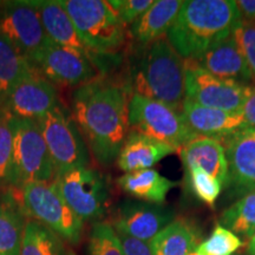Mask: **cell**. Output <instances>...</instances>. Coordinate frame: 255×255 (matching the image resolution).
<instances>
[{
	"label": "cell",
	"mask_w": 255,
	"mask_h": 255,
	"mask_svg": "<svg viewBox=\"0 0 255 255\" xmlns=\"http://www.w3.org/2000/svg\"><path fill=\"white\" fill-rule=\"evenodd\" d=\"M129 101L123 85L103 79H95L73 92V120L101 164L116 161L126 142L130 131Z\"/></svg>",
	"instance_id": "cell-1"
},
{
	"label": "cell",
	"mask_w": 255,
	"mask_h": 255,
	"mask_svg": "<svg viewBox=\"0 0 255 255\" xmlns=\"http://www.w3.org/2000/svg\"><path fill=\"white\" fill-rule=\"evenodd\" d=\"M240 23L235 0H186L167 38L183 59H196Z\"/></svg>",
	"instance_id": "cell-2"
},
{
	"label": "cell",
	"mask_w": 255,
	"mask_h": 255,
	"mask_svg": "<svg viewBox=\"0 0 255 255\" xmlns=\"http://www.w3.org/2000/svg\"><path fill=\"white\" fill-rule=\"evenodd\" d=\"M133 94L182 109L184 59L165 37L149 44L133 79Z\"/></svg>",
	"instance_id": "cell-3"
},
{
	"label": "cell",
	"mask_w": 255,
	"mask_h": 255,
	"mask_svg": "<svg viewBox=\"0 0 255 255\" xmlns=\"http://www.w3.org/2000/svg\"><path fill=\"white\" fill-rule=\"evenodd\" d=\"M69 14L83 43L97 56H113L127 41L124 25L104 0H58Z\"/></svg>",
	"instance_id": "cell-4"
},
{
	"label": "cell",
	"mask_w": 255,
	"mask_h": 255,
	"mask_svg": "<svg viewBox=\"0 0 255 255\" xmlns=\"http://www.w3.org/2000/svg\"><path fill=\"white\" fill-rule=\"evenodd\" d=\"M55 168L37 121L13 119V154L9 186L52 182Z\"/></svg>",
	"instance_id": "cell-5"
},
{
	"label": "cell",
	"mask_w": 255,
	"mask_h": 255,
	"mask_svg": "<svg viewBox=\"0 0 255 255\" xmlns=\"http://www.w3.org/2000/svg\"><path fill=\"white\" fill-rule=\"evenodd\" d=\"M55 168V176L75 168L88 167L89 149L72 114L57 105L37 120Z\"/></svg>",
	"instance_id": "cell-6"
},
{
	"label": "cell",
	"mask_w": 255,
	"mask_h": 255,
	"mask_svg": "<svg viewBox=\"0 0 255 255\" xmlns=\"http://www.w3.org/2000/svg\"><path fill=\"white\" fill-rule=\"evenodd\" d=\"M129 127L130 131L151 137L177 150L197 137L184 123L180 111L137 94H132L129 101Z\"/></svg>",
	"instance_id": "cell-7"
},
{
	"label": "cell",
	"mask_w": 255,
	"mask_h": 255,
	"mask_svg": "<svg viewBox=\"0 0 255 255\" xmlns=\"http://www.w3.org/2000/svg\"><path fill=\"white\" fill-rule=\"evenodd\" d=\"M21 201L28 219L37 220L71 245L79 244L83 221L60 196L52 182L21 188Z\"/></svg>",
	"instance_id": "cell-8"
},
{
	"label": "cell",
	"mask_w": 255,
	"mask_h": 255,
	"mask_svg": "<svg viewBox=\"0 0 255 255\" xmlns=\"http://www.w3.org/2000/svg\"><path fill=\"white\" fill-rule=\"evenodd\" d=\"M52 183L83 222L104 216L109 202V187L100 171L88 167L75 168L56 175Z\"/></svg>",
	"instance_id": "cell-9"
},
{
	"label": "cell",
	"mask_w": 255,
	"mask_h": 255,
	"mask_svg": "<svg viewBox=\"0 0 255 255\" xmlns=\"http://www.w3.org/2000/svg\"><path fill=\"white\" fill-rule=\"evenodd\" d=\"M254 85L210 75L193 59H184V100L227 113H240Z\"/></svg>",
	"instance_id": "cell-10"
},
{
	"label": "cell",
	"mask_w": 255,
	"mask_h": 255,
	"mask_svg": "<svg viewBox=\"0 0 255 255\" xmlns=\"http://www.w3.org/2000/svg\"><path fill=\"white\" fill-rule=\"evenodd\" d=\"M0 37L28 60L50 45L33 1L0 2Z\"/></svg>",
	"instance_id": "cell-11"
},
{
	"label": "cell",
	"mask_w": 255,
	"mask_h": 255,
	"mask_svg": "<svg viewBox=\"0 0 255 255\" xmlns=\"http://www.w3.org/2000/svg\"><path fill=\"white\" fill-rule=\"evenodd\" d=\"M47 81L64 87H82L98 77V66L90 58L51 43L27 60Z\"/></svg>",
	"instance_id": "cell-12"
},
{
	"label": "cell",
	"mask_w": 255,
	"mask_h": 255,
	"mask_svg": "<svg viewBox=\"0 0 255 255\" xmlns=\"http://www.w3.org/2000/svg\"><path fill=\"white\" fill-rule=\"evenodd\" d=\"M55 85L31 70L0 102V110L15 120H39L59 105Z\"/></svg>",
	"instance_id": "cell-13"
},
{
	"label": "cell",
	"mask_w": 255,
	"mask_h": 255,
	"mask_svg": "<svg viewBox=\"0 0 255 255\" xmlns=\"http://www.w3.org/2000/svg\"><path fill=\"white\" fill-rule=\"evenodd\" d=\"M173 220V210L162 205L126 200L117 208L113 226L129 237L150 242Z\"/></svg>",
	"instance_id": "cell-14"
},
{
	"label": "cell",
	"mask_w": 255,
	"mask_h": 255,
	"mask_svg": "<svg viewBox=\"0 0 255 255\" xmlns=\"http://www.w3.org/2000/svg\"><path fill=\"white\" fill-rule=\"evenodd\" d=\"M228 164L226 188L237 195L255 190V129L245 128L222 139Z\"/></svg>",
	"instance_id": "cell-15"
},
{
	"label": "cell",
	"mask_w": 255,
	"mask_h": 255,
	"mask_svg": "<svg viewBox=\"0 0 255 255\" xmlns=\"http://www.w3.org/2000/svg\"><path fill=\"white\" fill-rule=\"evenodd\" d=\"M181 115L190 131L197 137H210L222 141L226 137L246 128L241 113L212 109L189 100H184Z\"/></svg>",
	"instance_id": "cell-16"
},
{
	"label": "cell",
	"mask_w": 255,
	"mask_h": 255,
	"mask_svg": "<svg viewBox=\"0 0 255 255\" xmlns=\"http://www.w3.org/2000/svg\"><path fill=\"white\" fill-rule=\"evenodd\" d=\"M41 25L51 43L88 57L100 66V59L95 52L83 43L69 14L62 7L58 0H33Z\"/></svg>",
	"instance_id": "cell-17"
},
{
	"label": "cell",
	"mask_w": 255,
	"mask_h": 255,
	"mask_svg": "<svg viewBox=\"0 0 255 255\" xmlns=\"http://www.w3.org/2000/svg\"><path fill=\"white\" fill-rule=\"evenodd\" d=\"M215 77L251 85L254 82L246 60L233 34L207 50L199 58L193 59Z\"/></svg>",
	"instance_id": "cell-18"
},
{
	"label": "cell",
	"mask_w": 255,
	"mask_h": 255,
	"mask_svg": "<svg viewBox=\"0 0 255 255\" xmlns=\"http://www.w3.org/2000/svg\"><path fill=\"white\" fill-rule=\"evenodd\" d=\"M27 216L21 201V189L5 188L0 199V255H20Z\"/></svg>",
	"instance_id": "cell-19"
},
{
	"label": "cell",
	"mask_w": 255,
	"mask_h": 255,
	"mask_svg": "<svg viewBox=\"0 0 255 255\" xmlns=\"http://www.w3.org/2000/svg\"><path fill=\"white\" fill-rule=\"evenodd\" d=\"M174 146L136 131H129L121 149L117 165L127 173L151 169L167 156L176 152Z\"/></svg>",
	"instance_id": "cell-20"
},
{
	"label": "cell",
	"mask_w": 255,
	"mask_h": 255,
	"mask_svg": "<svg viewBox=\"0 0 255 255\" xmlns=\"http://www.w3.org/2000/svg\"><path fill=\"white\" fill-rule=\"evenodd\" d=\"M184 170L201 168L218 178L225 187L228 180V164L225 146L220 139L196 137L180 149Z\"/></svg>",
	"instance_id": "cell-21"
},
{
	"label": "cell",
	"mask_w": 255,
	"mask_h": 255,
	"mask_svg": "<svg viewBox=\"0 0 255 255\" xmlns=\"http://www.w3.org/2000/svg\"><path fill=\"white\" fill-rule=\"evenodd\" d=\"M182 4L181 0H154L150 7L131 24L130 33L144 45L165 37Z\"/></svg>",
	"instance_id": "cell-22"
},
{
	"label": "cell",
	"mask_w": 255,
	"mask_h": 255,
	"mask_svg": "<svg viewBox=\"0 0 255 255\" xmlns=\"http://www.w3.org/2000/svg\"><path fill=\"white\" fill-rule=\"evenodd\" d=\"M116 182L128 195L154 205H163L169 191L177 186V182L162 176L154 169L127 173Z\"/></svg>",
	"instance_id": "cell-23"
},
{
	"label": "cell",
	"mask_w": 255,
	"mask_h": 255,
	"mask_svg": "<svg viewBox=\"0 0 255 255\" xmlns=\"http://www.w3.org/2000/svg\"><path fill=\"white\" fill-rule=\"evenodd\" d=\"M152 255H188L200 245V235L186 219H175L149 242Z\"/></svg>",
	"instance_id": "cell-24"
},
{
	"label": "cell",
	"mask_w": 255,
	"mask_h": 255,
	"mask_svg": "<svg viewBox=\"0 0 255 255\" xmlns=\"http://www.w3.org/2000/svg\"><path fill=\"white\" fill-rule=\"evenodd\" d=\"M69 248L52 229L33 219L25 223L20 255H68Z\"/></svg>",
	"instance_id": "cell-25"
},
{
	"label": "cell",
	"mask_w": 255,
	"mask_h": 255,
	"mask_svg": "<svg viewBox=\"0 0 255 255\" xmlns=\"http://www.w3.org/2000/svg\"><path fill=\"white\" fill-rule=\"evenodd\" d=\"M223 227L245 239L255 233V190L241 196L234 205L228 207L220 218Z\"/></svg>",
	"instance_id": "cell-26"
},
{
	"label": "cell",
	"mask_w": 255,
	"mask_h": 255,
	"mask_svg": "<svg viewBox=\"0 0 255 255\" xmlns=\"http://www.w3.org/2000/svg\"><path fill=\"white\" fill-rule=\"evenodd\" d=\"M31 70L27 60L0 37V102Z\"/></svg>",
	"instance_id": "cell-27"
},
{
	"label": "cell",
	"mask_w": 255,
	"mask_h": 255,
	"mask_svg": "<svg viewBox=\"0 0 255 255\" xmlns=\"http://www.w3.org/2000/svg\"><path fill=\"white\" fill-rule=\"evenodd\" d=\"M186 181L191 194L197 200L214 208L223 187L218 178L201 168H191L186 171Z\"/></svg>",
	"instance_id": "cell-28"
},
{
	"label": "cell",
	"mask_w": 255,
	"mask_h": 255,
	"mask_svg": "<svg viewBox=\"0 0 255 255\" xmlns=\"http://www.w3.org/2000/svg\"><path fill=\"white\" fill-rule=\"evenodd\" d=\"M89 255H123L121 240L114 226L96 222L91 227L88 242Z\"/></svg>",
	"instance_id": "cell-29"
},
{
	"label": "cell",
	"mask_w": 255,
	"mask_h": 255,
	"mask_svg": "<svg viewBox=\"0 0 255 255\" xmlns=\"http://www.w3.org/2000/svg\"><path fill=\"white\" fill-rule=\"evenodd\" d=\"M244 246V242L231 229L216 225L208 239L197 247L205 255H233Z\"/></svg>",
	"instance_id": "cell-30"
},
{
	"label": "cell",
	"mask_w": 255,
	"mask_h": 255,
	"mask_svg": "<svg viewBox=\"0 0 255 255\" xmlns=\"http://www.w3.org/2000/svg\"><path fill=\"white\" fill-rule=\"evenodd\" d=\"M13 154V119L0 110V189L9 187Z\"/></svg>",
	"instance_id": "cell-31"
},
{
	"label": "cell",
	"mask_w": 255,
	"mask_h": 255,
	"mask_svg": "<svg viewBox=\"0 0 255 255\" xmlns=\"http://www.w3.org/2000/svg\"><path fill=\"white\" fill-rule=\"evenodd\" d=\"M233 37L237 41L255 82V25L240 20L233 32Z\"/></svg>",
	"instance_id": "cell-32"
},
{
	"label": "cell",
	"mask_w": 255,
	"mask_h": 255,
	"mask_svg": "<svg viewBox=\"0 0 255 255\" xmlns=\"http://www.w3.org/2000/svg\"><path fill=\"white\" fill-rule=\"evenodd\" d=\"M154 2V0H109L111 7L124 25H131Z\"/></svg>",
	"instance_id": "cell-33"
},
{
	"label": "cell",
	"mask_w": 255,
	"mask_h": 255,
	"mask_svg": "<svg viewBox=\"0 0 255 255\" xmlns=\"http://www.w3.org/2000/svg\"><path fill=\"white\" fill-rule=\"evenodd\" d=\"M116 231V229H115ZM123 248V255H152L149 242L138 240L124 234L123 232L116 231Z\"/></svg>",
	"instance_id": "cell-34"
},
{
	"label": "cell",
	"mask_w": 255,
	"mask_h": 255,
	"mask_svg": "<svg viewBox=\"0 0 255 255\" xmlns=\"http://www.w3.org/2000/svg\"><path fill=\"white\" fill-rule=\"evenodd\" d=\"M237 7L240 20L255 25V0H237Z\"/></svg>",
	"instance_id": "cell-35"
},
{
	"label": "cell",
	"mask_w": 255,
	"mask_h": 255,
	"mask_svg": "<svg viewBox=\"0 0 255 255\" xmlns=\"http://www.w3.org/2000/svg\"><path fill=\"white\" fill-rule=\"evenodd\" d=\"M240 113L244 116L245 123H246V128L250 129H255V85L252 90L250 97L246 101Z\"/></svg>",
	"instance_id": "cell-36"
},
{
	"label": "cell",
	"mask_w": 255,
	"mask_h": 255,
	"mask_svg": "<svg viewBox=\"0 0 255 255\" xmlns=\"http://www.w3.org/2000/svg\"><path fill=\"white\" fill-rule=\"evenodd\" d=\"M247 253L248 255H255V233L253 237L250 239V242H248Z\"/></svg>",
	"instance_id": "cell-37"
},
{
	"label": "cell",
	"mask_w": 255,
	"mask_h": 255,
	"mask_svg": "<svg viewBox=\"0 0 255 255\" xmlns=\"http://www.w3.org/2000/svg\"><path fill=\"white\" fill-rule=\"evenodd\" d=\"M188 255H205V254H203V253H201V252H200V251L197 250V248H196V250H194L193 252H190V253L188 254Z\"/></svg>",
	"instance_id": "cell-38"
},
{
	"label": "cell",
	"mask_w": 255,
	"mask_h": 255,
	"mask_svg": "<svg viewBox=\"0 0 255 255\" xmlns=\"http://www.w3.org/2000/svg\"><path fill=\"white\" fill-rule=\"evenodd\" d=\"M68 255H77V254H76L75 252H73L72 250H70V248H69V250H68Z\"/></svg>",
	"instance_id": "cell-39"
}]
</instances>
